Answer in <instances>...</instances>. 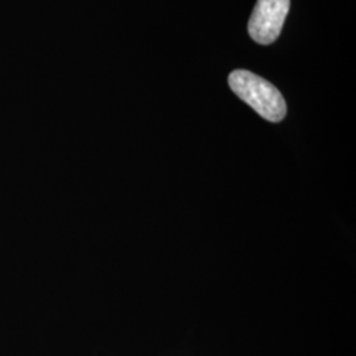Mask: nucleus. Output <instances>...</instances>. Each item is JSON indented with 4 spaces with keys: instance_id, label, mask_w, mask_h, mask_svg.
<instances>
[{
    "instance_id": "obj_1",
    "label": "nucleus",
    "mask_w": 356,
    "mask_h": 356,
    "mask_svg": "<svg viewBox=\"0 0 356 356\" xmlns=\"http://www.w3.org/2000/svg\"><path fill=\"white\" fill-rule=\"evenodd\" d=\"M229 85L243 102L251 106L261 118L272 123H279L285 118V99L267 79L248 70H234L229 73Z\"/></svg>"
},
{
    "instance_id": "obj_2",
    "label": "nucleus",
    "mask_w": 356,
    "mask_h": 356,
    "mask_svg": "<svg viewBox=\"0 0 356 356\" xmlns=\"http://www.w3.org/2000/svg\"><path fill=\"white\" fill-rule=\"evenodd\" d=\"M291 0H257L248 22V33L257 44L269 45L280 36Z\"/></svg>"
}]
</instances>
